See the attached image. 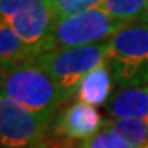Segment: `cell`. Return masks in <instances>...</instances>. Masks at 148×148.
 <instances>
[{
  "label": "cell",
  "mask_w": 148,
  "mask_h": 148,
  "mask_svg": "<svg viewBox=\"0 0 148 148\" xmlns=\"http://www.w3.org/2000/svg\"><path fill=\"white\" fill-rule=\"evenodd\" d=\"M106 126L118 133L132 148L148 147V118L147 119H107Z\"/></svg>",
  "instance_id": "obj_11"
},
{
  "label": "cell",
  "mask_w": 148,
  "mask_h": 148,
  "mask_svg": "<svg viewBox=\"0 0 148 148\" xmlns=\"http://www.w3.org/2000/svg\"><path fill=\"white\" fill-rule=\"evenodd\" d=\"M1 95L29 111L51 115L64 103L52 78L34 60L1 73Z\"/></svg>",
  "instance_id": "obj_2"
},
{
  "label": "cell",
  "mask_w": 148,
  "mask_h": 148,
  "mask_svg": "<svg viewBox=\"0 0 148 148\" xmlns=\"http://www.w3.org/2000/svg\"><path fill=\"white\" fill-rule=\"evenodd\" d=\"M108 44L55 49L37 55L34 62L52 78L64 101L75 96L79 82L86 74L107 60Z\"/></svg>",
  "instance_id": "obj_3"
},
{
  "label": "cell",
  "mask_w": 148,
  "mask_h": 148,
  "mask_svg": "<svg viewBox=\"0 0 148 148\" xmlns=\"http://www.w3.org/2000/svg\"><path fill=\"white\" fill-rule=\"evenodd\" d=\"M107 63L116 89L148 84V23H127L107 41Z\"/></svg>",
  "instance_id": "obj_1"
},
{
  "label": "cell",
  "mask_w": 148,
  "mask_h": 148,
  "mask_svg": "<svg viewBox=\"0 0 148 148\" xmlns=\"http://www.w3.org/2000/svg\"><path fill=\"white\" fill-rule=\"evenodd\" d=\"M141 21L148 23V3H147V7H145V11H144V15H143V19H141Z\"/></svg>",
  "instance_id": "obj_15"
},
{
  "label": "cell",
  "mask_w": 148,
  "mask_h": 148,
  "mask_svg": "<svg viewBox=\"0 0 148 148\" xmlns=\"http://www.w3.org/2000/svg\"><path fill=\"white\" fill-rule=\"evenodd\" d=\"M106 123L107 119L95 107L75 101L60 108L56 115H53L49 130L60 140V148L62 141H64L63 148H71V143L77 144L93 137L106 127Z\"/></svg>",
  "instance_id": "obj_7"
},
{
  "label": "cell",
  "mask_w": 148,
  "mask_h": 148,
  "mask_svg": "<svg viewBox=\"0 0 148 148\" xmlns=\"http://www.w3.org/2000/svg\"><path fill=\"white\" fill-rule=\"evenodd\" d=\"M53 115L33 112L1 95L0 137L1 148H30L45 140Z\"/></svg>",
  "instance_id": "obj_6"
},
{
  "label": "cell",
  "mask_w": 148,
  "mask_h": 148,
  "mask_svg": "<svg viewBox=\"0 0 148 148\" xmlns=\"http://www.w3.org/2000/svg\"><path fill=\"white\" fill-rule=\"evenodd\" d=\"M103 0H49L55 21L73 16L84 11L97 8Z\"/></svg>",
  "instance_id": "obj_13"
},
{
  "label": "cell",
  "mask_w": 148,
  "mask_h": 148,
  "mask_svg": "<svg viewBox=\"0 0 148 148\" xmlns=\"http://www.w3.org/2000/svg\"><path fill=\"white\" fill-rule=\"evenodd\" d=\"M147 3L148 0H103L97 8L127 25L143 19Z\"/></svg>",
  "instance_id": "obj_12"
},
{
  "label": "cell",
  "mask_w": 148,
  "mask_h": 148,
  "mask_svg": "<svg viewBox=\"0 0 148 148\" xmlns=\"http://www.w3.org/2000/svg\"><path fill=\"white\" fill-rule=\"evenodd\" d=\"M106 108L112 119H147L148 84L116 89Z\"/></svg>",
  "instance_id": "obj_8"
},
{
  "label": "cell",
  "mask_w": 148,
  "mask_h": 148,
  "mask_svg": "<svg viewBox=\"0 0 148 148\" xmlns=\"http://www.w3.org/2000/svg\"><path fill=\"white\" fill-rule=\"evenodd\" d=\"M112 85H114L112 74L106 60L103 64L92 70L82 78L75 93V99L77 101L85 103L95 108L106 106L112 95L111 93Z\"/></svg>",
  "instance_id": "obj_9"
},
{
  "label": "cell",
  "mask_w": 148,
  "mask_h": 148,
  "mask_svg": "<svg viewBox=\"0 0 148 148\" xmlns=\"http://www.w3.org/2000/svg\"><path fill=\"white\" fill-rule=\"evenodd\" d=\"M37 52L29 47L7 23L0 22V66L1 73L32 62Z\"/></svg>",
  "instance_id": "obj_10"
},
{
  "label": "cell",
  "mask_w": 148,
  "mask_h": 148,
  "mask_svg": "<svg viewBox=\"0 0 148 148\" xmlns=\"http://www.w3.org/2000/svg\"><path fill=\"white\" fill-rule=\"evenodd\" d=\"M73 148H132L123 138L111 130L108 127H104L103 130L95 134L93 137L86 138L84 141L74 144Z\"/></svg>",
  "instance_id": "obj_14"
},
{
  "label": "cell",
  "mask_w": 148,
  "mask_h": 148,
  "mask_svg": "<svg viewBox=\"0 0 148 148\" xmlns=\"http://www.w3.org/2000/svg\"><path fill=\"white\" fill-rule=\"evenodd\" d=\"M125 25L126 23L111 18L100 8L79 12L55 22L40 53L106 42Z\"/></svg>",
  "instance_id": "obj_4"
},
{
  "label": "cell",
  "mask_w": 148,
  "mask_h": 148,
  "mask_svg": "<svg viewBox=\"0 0 148 148\" xmlns=\"http://www.w3.org/2000/svg\"><path fill=\"white\" fill-rule=\"evenodd\" d=\"M0 14L1 22L7 23L37 55L56 22L49 0H0Z\"/></svg>",
  "instance_id": "obj_5"
}]
</instances>
